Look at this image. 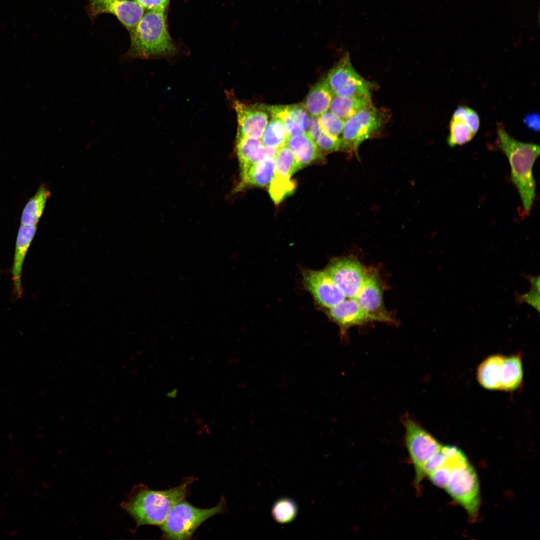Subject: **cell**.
Here are the masks:
<instances>
[{
    "mask_svg": "<svg viewBox=\"0 0 540 540\" xmlns=\"http://www.w3.org/2000/svg\"><path fill=\"white\" fill-rule=\"evenodd\" d=\"M452 118L462 120L474 134L480 128V120L478 114L475 110L466 106H458L454 112Z\"/></svg>",
    "mask_w": 540,
    "mask_h": 540,
    "instance_id": "32",
    "label": "cell"
},
{
    "mask_svg": "<svg viewBox=\"0 0 540 540\" xmlns=\"http://www.w3.org/2000/svg\"><path fill=\"white\" fill-rule=\"evenodd\" d=\"M226 504L225 500L222 498L214 507L200 508L182 500L172 508L160 525L163 538L168 540L190 539L204 522L224 512Z\"/></svg>",
    "mask_w": 540,
    "mask_h": 540,
    "instance_id": "4",
    "label": "cell"
},
{
    "mask_svg": "<svg viewBox=\"0 0 540 540\" xmlns=\"http://www.w3.org/2000/svg\"><path fill=\"white\" fill-rule=\"evenodd\" d=\"M164 12L150 10L143 15L130 34V45L123 60L168 57L176 52L167 29Z\"/></svg>",
    "mask_w": 540,
    "mask_h": 540,
    "instance_id": "3",
    "label": "cell"
},
{
    "mask_svg": "<svg viewBox=\"0 0 540 540\" xmlns=\"http://www.w3.org/2000/svg\"><path fill=\"white\" fill-rule=\"evenodd\" d=\"M354 299L362 309L378 318L381 322H395L384 306L382 283L376 270L366 269L363 284Z\"/></svg>",
    "mask_w": 540,
    "mask_h": 540,
    "instance_id": "10",
    "label": "cell"
},
{
    "mask_svg": "<svg viewBox=\"0 0 540 540\" xmlns=\"http://www.w3.org/2000/svg\"><path fill=\"white\" fill-rule=\"evenodd\" d=\"M270 183L269 193L272 200L276 204L290 195L296 187L295 182L290 180V178L274 174Z\"/></svg>",
    "mask_w": 540,
    "mask_h": 540,
    "instance_id": "28",
    "label": "cell"
},
{
    "mask_svg": "<svg viewBox=\"0 0 540 540\" xmlns=\"http://www.w3.org/2000/svg\"><path fill=\"white\" fill-rule=\"evenodd\" d=\"M193 480L189 478L178 486L166 490L136 487L122 504V508L134 518L138 526H160L172 508L184 499Z\"/></svg>",
    "mask_w": 540,
    "mask_h": 540,
    "instance_id": "1",
    "label": "cell"
},
{
    "mask_svg": "<svg viewBox=\"0 0 540 540\" xmlns=\"http://www.w3.org/2000/svg\"><path fill=\"white\" fill-rule=\"evenodd\" d=\"M254 106L280 120L286 126L290 137L308 131L310 115L302 104L290 105Z\"/></svg>",
    "mask_w": 540,
    "mask_h": 540,
    "instance_id": "15",
    "label": "cell"
},
{
    "mask_svg": "<svg viewBox=\"0 0 540 540\" xmlns=\"http://www.w3.org/2000/svg\"><path fill=\"white\" fill-rule=\"evenodd\" d=\"M449 130L446 140L448 145L452 148L469 142L475 136L466 123L458 118H452Z\"/></svg>",
    "mask_w": 540,
    "mask_h": 540,
    "instance_id": "27",
    "label": "cell"
},
{
    "mask_svg": "<svg viewBox=\"0 0 540 540\" xmlns=\"http://www.w3.org/2000/svg\"><path fill=\"white\" fill-rule=\"evenodd\" d=\"M302 278L305 288L322 307L330 308L346 298L324 270H304Z\"/></svg>",
    "mask_w": 540,
    "mask_h": 540,
    "instance_id": "12",
    "label": "cell"
},
{
    "mask_svg": "<svg viewBox=\"0 0 540 540\" xmlns=\"http://www.w3.org/2000/svg\"><path fill=\"white\" fill-rule=\"evenodd\" d=\"M389 117L387 110L372 104L347 119L340 137V150L356 153L360 144L379 132Z\"/></svg>",
    "mask_w": 540,
    "mask_h": 540,
    "instance_id": "6",
    "label": "cell"
},
{
    "mask_svg": "<svg viewBox=\"0 0 540 540\" xmlns=\"http://www.w3.org/2000/svg\"><path fill=\"white\" fill-rule=\"evenodd\" d=\"M523 381L522 364L520 354L504 357L500 372V390L514 391Z\"/></svg>",
    "mask_w": 540,
    "mask_h": 540,
    "instance_id": "20",
    "label": "cell"
},
{
    "mask_svg": "<svg viewBox=\"0 0 540 540\" xmlns=\"http://www.w3.org/2000/svg\"><path fill=\"white\" fill-rule=\"evenodd\" d=\"M324 271L346 298H354L362 286L366 269L356 258L346 256L332 260Z\"/></svg>",
    "mask_w": 540,
    "mask_h": 540,
    "instance_id": "9",
    "label": "cell"
},
{
    "mask_svg": "<svg viewBox=\"0 0 540 540\" xmlns=\"http://www.w3.org/2000/svg\"><path fill=\"white\" fill-rule=\"evenodd\" d=\"M446 456L441 449L426 464L424 468V476H428L432 472L442 466L446 464Z\"/></svg>",
    "mask_w": 540,
    "mask_h": 540,
    "instance_id": "33",
    "label": "cell"
},
{
    "mask_svg": "<svg viewBox=\"0 0 540 540\" xmlns=\"http://www.w3.org/2000/svg\"><path fill=\"white\" fill-rule=\"evenodd\" d=\"M372 104L371 94L345 96L334 95L329 110L346 120Z\"/></svg>",
    "mask_w": 540,
    "mask_h": 540,
    "instance_id": "19",
    "label": "cell"
},
{
    "mask_svg": "<svg viewBox=\"0 0 540 540\" xmlns=\"http://www.w3.org/2000/svg\"><path fill=\"white\" fill-rule=\"evenodd\" d=\"M297 508L295 503L288 498L278 500L272 509L274 519L280 524L287 523L293 520L296 516Z\"/></svg>",
    "mask_w": 540,
    "mask_h": 540,
    "instance_id": "30",
    "label": "cell"
},
{
    "mask_svg": "<svg viewBox=\"0 0 540 540\" xmlns=\"http://www.w3.org/2000/svg\"><path fill=\"white\" fill-rule=\"evenodd\" d=\"M319 123L323 131L328 135L340 138L345 120L339 118L329 110L318 117Z\"/></svg>",
    "mask_w": 540,
    "mask_h": 540,
    "instance_id": "29",
    "label": "cell"
},
{
    "mask_svg": "<svg viewBox=\"0 0 540 540\" xmlns=\"http://www.w3.org/2000/svg\"><path fill=\"white\" fill-rule=\"evenodd\" d=\"M404 444L414 470V485L418 492L424 476L428 462L442 449V445L412 418L404 416Z\"/></svg>",
    "mask_w": 540,
    "mask_h": 540,
    "instance_id": "5",
    "label": "cell"
},
{
    "mask_svg": "<svg viewBox=\"0 0 540 540\" xmlns=\"http://www.w3.org/2000/svg\"><path fill=\"white\" fill-rule=\"evenodd\" d=\"M289 138L284 123L278 118L272 117L268 122L260 139L264 146L278 149L286 144Z\"/></svg>",
    "mask_w": 540,
    "mask_h": 540,
    "instance_id": "24",
    "label": "cell"
},
{
    "mask_svg": "<svg viewBox=\"0 0 540 540\" xmlns=\"http://www.w3.org/2000/svg\"><path fill=\"white\" fill-rule=\"evenodd\" d=\"M6 533L10 536L14 537L17 535L18 532L16 530H11L6 532Z\"/></svg>",
    "mask_w": 540,
    "mask_h": 540,
    "instance_id": "38",
    "label": "cell"
},
{
    "mask_svg": "<svg viewBox=\"0 0 540 540\" xmlns=\"http://www.w3.org/2000/svg\"><path fill=\"white\" fill-rule=\"evenodd\" d=\"M144 8L164 11L170 0H134Z\"/></svg>",
    "mask_w": 540,
    "mask_h": 540,
    "instance_id": "34",
    "label": "cell"
},
{
    "mask_svg": "<svg viewBox=\"0 0 540 540\" xmlns=\"http://www.w3.org/2000/svg\"><path fill=\"white\" fill-rule=\"evenodd\" d=\"M312 137L319 148L324 152L340 150V138H335L322 130L317 116H310L307 131Z\"/></svg>",
    "mask_w": 540,
    "mask_h": 540,
    "instance_id": "26",
    "label": "cell"
},
{
    "mask_svg": "<svg viewBox=\"0 0 540 540\" xmlns=\"http://www.w3.org/2000/svg\"><path fill=\"white\" fill-rule=\"evenodd\" d=\"M522 300L526 301L528 304H531L534 308H536L539 312L540 302H539V292L536 290L534 292H530L526 294L524 296H521Z\"/></svg>",
    "mask_w": 540,
    "mask_h": 540,
    "instance_id": "36",
    "label": "cell"
},
{
    "mask_svg": "<svg viewBox=\"0 0 540 540\" xmlns=\"http://www.w3.org/2000/svg\"><path fill=\"white\" fill-rule=\"evenodd\" d=\"M226 96L236 113V134L252 138H261L268 123L267 114L256 108L254 104H246L239 100L232 92H227Z\"/></svg>",
    "mask_w": 540,
    "mask_h": 540,
    "instance_id": "11",
    "label": "cell"
},
{
    "mask_svg": "<svg viewBox=\"0 0 540 540\" xmlns=\"http://www.w3.org/2000/svg\"><path fill=\"white\" fill-rule=\"evenodd\" d=\"M446 458V464L428 476L433 484L443 488L448 483L454 470L462 466L452 458Z\"/></svg>",
    "mask_w": 540,
    "mask_h": 540,
    "instance_id": "31",
    "label": "cell"
},
{
    "mask_svg": "<svg viewBox=\"0 0 540 540\" xmlns=\"http://www.w3.org/2000/svg\"><path fill=\"white\" fill-rule=\"evenodd\" d=\"M540 116L536 112L526 114L523 119L524 124L527 128L534 132H538L540 130Z\"/></svg>",
    "mask_w": 540,
    "mask_h": 540,
    "instance_id": "35",
    "label": "cell"
},
{
    "mask_svg": "<svg viewBox=\"0 0 540 540\" xmlns=\"http://www.w3.org/2000/svg\"><path fill=\"white\" fill-rule=\"evenodd\" d=\"M274 160V175L290 178L300 169L294 152L286 144L278 148Z\"/></svg>",
    "mask_w": 540,
    "mask_h": 540,
    "instance_id": "25",
    "label": "cell"
},
{
    "mask_svg": "<svg viewBox=\"0 0 540 540\" xmlns=\"http://www.w3.org/2000/svg\"><path fill=\"white\" fill-rule=\"evenodd\" d=\"M504 357L500 354L492 355L479 365L477 378L482 387L490 390H500V372Z\"/></svg>",
    "mask_w": 540,
    "mask_h": 540,
    "instance_id": "22",
    "label": "cell"
},
{
    "mask_svg": "<svg viewBox=\"0 0 540 540\" xmlns=\"http://www.w3.org/2000/svg\"><path fill=\"white\" fill-rule=\"evenodd\" d=\"M178 393L177 389H174L170 392H168L167 394V396L168 398H174L176 396Z\"/></svg>",
    "mask_w": 540,
    "mask_h": 540,
    "instance_id": "37",
    "label": "cell"
},
{
    "mask_svg": "<svg viewBox=\"0 0 540 540\" xmlns=\"http://www.w3.org/2000/svg\"><path fill=\"white\" fill-rule=\"evenodd\" d=\"M36 230L37 226H28L22 224H20L18 228L12 269L14 292L18 298H20L22 294L21 278L23 265Z\"/></svg>",
    "mask_w": 540,
    "mask_h": 540,
    "instance_id": "16",
    "label": "cell"
},
{
    "mask_svg": "<svg viewBox=\"0 0 540 540\" xmlns=\"http://www.w3.org/2000/svg\"><path fill=\"white\" fill-rule=\"evenodd\" d=\"M334 96L324 77L311 88L302 104L310 116L318 117L329 110Z\"/></svg>",
    "mask_w": 540,
    "mask_h": 540,
    "instance_id": "18",
    "label": "cell"
},
{
    "mask_svg": "<svg viewBox=\"0 0 540 540\" xmlns=\"http://www.w3.org/2000/svg\"><path fill=\"white\" fill-rule=\"evenodd\" d=\"M496 128L498 146L509 161L512 180L518 192L525 212L528 213L536 197L532 168L540 154V146L516 140L500 124Z\"/></svg>",
    "mask_w": 540,
    "mask_h": 540,
    "instance_id": "2",
    "label": "cell"
},
{
    "mask_svg": "<svg viewBox=\"0 0 540 540\" xmlns=\"http://www.w3.org/2000/svg\"><path fill=\"white\" fill-rule=\"evenodd\" d=\"M444 489L465 509L471 520H476L480 501V484L475 470L470 464L455 468Z\"/></svg>",
    "mask_w": 540,
    "mask_h": 540,
    "instance_id": "7",
    "label": "cell"
},
{
    "mask_svg": "<svg viewBox=\"0 0 540 540\" xmlns=\"http://www.w3.org/2000/svg\"><path fill=\"white\" fill-rule=\"evenodd\" d=\"M334 95L354 96L371 94L375 84L361 76L353 67L348 54H346L325 77Z\"/></svg>",
    "mask_w": 540,
    "mask_h": 540,
    "instance_id": "8",
    "label": "cell"
},
{
    "mask_svg": "<svg viewBox=\"0 0 540 540\" xmlns=\"http://www.w3.org/2000/svg\"><path fill=\"white\" fill-rule=\"evenodd\" d=\"M93 16L109 13L116 16L132 33L142 17L144 8L131 0H90Z\"/></svg>",
    "mask_w": 540,
    "mask_h": 540,
    "instance_id": "13",
    "label": "cell"
},
{
    "mask_svg": "<svg viewBox=\"0 0 540 540\" xmlns=\"http://www.w3.org/2000/svg\"><path fill=\"white\" fill-rule=\"evenodd\" d=\"M50 196L49 190L44 184L41 185L25 205L21 214L20 224L37 226Z\"/></svg>",
    "mask_w": 540,
    "mask_h": 540,
    "instance_id": "23",
    "label": "cell"
},
{
    "mask_svg": "<svg viewBox=\"0 0 540 540\" xmlns=\"http://www.w3.org/2000/svg\"><path fill=\"white\" fill-rule=\"evenodd\" d=\"M328 318L340 328L342 336L354 326H361L372 322H380L376 316L362 309L354 298H345L340 303L328 308Z\"/></svg>",
    "mask_w": 540,
    "mask_h": 540,
    "instance_id": "14",
    "label": "cell"
},
{
    "mask_svg": "<svg viewBox=\"0 0 540 540\" xmlns=\"http://www.w3.org/2000/svg\"><path fill=\"white\" fill-rule=\"evenodd\" d=\"M274 172V158H268L252 165L240 176L237 189L250 185L264 186L270 182Z\"/></svg>",
    "mask_w": 540,
    "mask_h": 540,
    "instance_id": "21",
    "label": "cell"
},
{
    "mask_svg": "<svg viewBox=\"0 0 540 540\" xmlns=\"http://www.w3.org/2000/svg\"><path fill=\"white\" fill-rule=\"evenodd\" d=\"M294 152L299 168L320 158V150L311 135L306 132L290 136L286 143Z\"/></svg>",
    "mask_w": 540,
    "mask_h": 540,
    "instance_id": "17",
    "label": "cell"
}]
</instances>
